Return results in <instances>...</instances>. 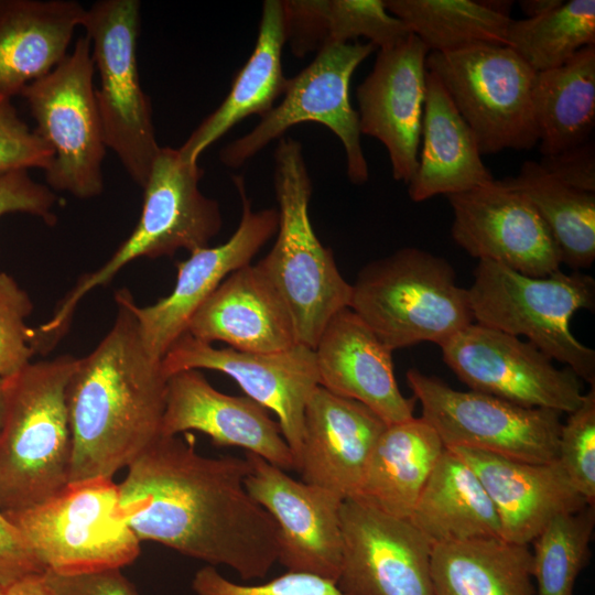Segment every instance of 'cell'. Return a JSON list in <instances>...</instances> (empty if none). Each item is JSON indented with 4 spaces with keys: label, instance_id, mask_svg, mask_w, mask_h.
Returning a JSON list of instances; mask_svg holds the SVG:
<instances>
[{
    "label": "cell",
    "instance_id": "13",
    "mask_svg": "<svg viewBox=\"0 0 595 595\" xmlns=\"http://www.w3.org/2000/svg\"><path fill=\"white\" fill-rule=\"evenodd\" d=\"M407 381L421 404V418L445 447H472L528 463L556 461L561 413L456 390L416 368L408 370Z\"/></svg>",
    "mask_w": 595,
    "mask_h": 595
},
{
    "label": "cell",
    "instance_id": "27",
    "mask_svg": "<svg viewBox=\"0 0 595 595\" xmlns=\"http://www.w3.org/2000/svg\"><path fill=\"white\" fill-rule=\"evenodd\" d=\"M421 138L418 167L408 184L413 202L463 193L495 180L482 160L472 129L430 71Z\"/></svg>",
    "mask_w": 595,
    "mask_h": 595
},
{
    "label": "cell",
    "instance_id": "26",
    "mask_svg": "<svg viewBox=\"0 0 595 595\" xmlns=\"http://www.w3.org/2000/svg\"><path fill=\"white\" fill-rule=\"evenodd\" d=\"M85 12L73 0H0V99L20 95L66 57Z\"/></svg>",
    "mask_w": 595,
    "mask_h": 595
},
{
    "label": "cell",
    "instance_id": "42",
    "mask_svg": "<svg viewBox=\"0 0 595 595\" xmlns=\"http://www.w3.org/2000/svg\"><path fill=\"white\" fill-rule=\"evenodd\" d=\"M28 171L0 172V217L10 213H25L53 225L56 221L53 208L57 196L47 185L34 181Z\"/></svg>",
    "mask_w": 595,
    "mask_h": 595
},
{
    "label": "cell",
    "instance_id": "4",
    "mask_svg": "<svg viewBox=\"0 0 595 595\" xmlns=\"http://www.w3.org/2000/svg\"><path fill=\"white\" fill-rule=\"evenodd\" d=\"M273 184L277 238L256 266L284 301L298 343L314 349L329 320L349 306L351 284L313 229L309 215L312 182L302 145L291 137L280 138L275 148Z\"/></svg>",
    "mask_w": 595,
    "mask_h": 595
},
{
    "label": "cell",
    "instance_id": "40",
    "mask_svg": "<svg viewBox=\"0 0 595 595\" xmlns=\"http://www.w3.org/2000/svg\"><path fill=\"white\" fill-rule=\"evenodd\" d=\"M196 595H347L336 582L301 572H290L262 584H239L226 578L213 565L196 571L192 580Z\"/></svg>",
    "mask_w": 595,
    "mask_h": 595
},
{
    "label": "cell",
    "instance_id": "21",
    "mask_svg": "<svg viewBox=\"0 0 595 595\" xmlns=\"http://www.w3.org/2000/svg\"><path fill=\"white\" fill-rule=\"evenodd\" d=\"M188 431L208 435L218 446H236L284 470H295L294 455L269 410L247 396L215 389L199 370L171 375L166 381L161 435Z\"/></svg>",
    "mask_w": 595,
    "mask_h": 595
},
{
    "label": "cell",
    "instance_id": "2",
    "mask_svg": "<svg viewBox=\"0 0 595 595\" xmlns=\"http://www.w3.org/2000/svg\"><path fill=\"white\" fill-rule=\"evenodd\" d=\"M129 295L127 289L116 293L111 328L77 358L67 385L69 483L112 478L161 436L167 377L141 339Z\"/></svg>",
    "mask_w": 595,
    "mask_h": 595
},
{
    "label": "cell",
    "instance_id": "10",
    "mask_svg": "<svg viewBox=\"0 0 595 595\" xmlns=\"http://www.w3.org/2000/svg\"><path fill=\"white\" fill-rule=\"evenodd\" d=\"M140 7L138 0L97 1L86 9L82 28L98 74L96 100L107 149L143 187L161 147L139 76Z\"/></svg>",
    "mask_w": 595,
    "mask_h": 595
},
{
    "label": "cell",
    "instance_id": "43",
    "mask_svg": "<svg viewBox=\"0 0 595 595\" xmlns=\"http://www.w3.org/2000/svg\"><path fill=\"white\" fill-rule=\"evenodd\" d=\"M539 164L559 182L595 193V145L588 140L577 147L542 156Z\"/></svg>",
    "mask_w": 595,
    "mask_h": 595
},
{
    "label": "cell",
    "instance_id": "39",
    "mask_svg": "<svg viewBox=\"0 0 595 595\" xmlns=\"http://www.w3.org/2000/svg\"><path fill=\"white\" fill-rule=\"evenodd\" d=\"M32 310L26 291L0 271V378L18 372L40 353L37 331L25 322Z\"/></svg>",
    "mask_w": 595,
    "mask_h": 595
},
{
    "label": "cell",
    "instance_id": "24",
    "mask_svg": "<svg viewBox=\"0 0 595 595\" xmlns=\"http://www.w3.org/2000/svg\"><path fill=\"white\" fill-rule=\"evenodd\" d=\"M475 473L490 498L505 541L529 545L555 516L587 504L558 461L528 463L472 447H446Z\"/></svg>",
    "mask_w": 595,
    "mask_h": 595
},
{
    "label": "cell",
    "instance_id": "16",
    "mask_svg": "<svg viewBox=\"0 0 595 595\" xmlns=\"http://www.w3.org/2000/svg\"><path fill=\"white\" fill-rule=\"evenodd\" d=\"M343 555L338 587L347 595H434L432 545L409 519L357 497L340 507Z\"/></svg>",
    "mask_w": 595,
    "mask_h": 595
},
{
    "label": "cell",
    "instance_id": "20",
    "mask_svg": "<svg viewBox=\"0 0 595 595\" xmlns=\"http://www.w3.org/2000/svg\"><path fill=\"white\" fill-rule=\"evenodd\" d=\"M429 52L413 33L379 50L356 90L360 133L385 145L393 178L407 184L418 167Z\"/></svg>",
    "mask_w": 595,
    "mask_h": 595
},
{
    "label": "cell",
    "instance_id": "29",
    "mask_svg": "<svg viewBox=\"0 0 595 595\" xmlns=\"http://www.w3.org/2000/svg\"><path fill=\"white\" fill-rule=\"evenodd\" d=\"M444 451L439 434L422 418L387 424L354 497L408 519Z\"/></svg>",
    "mask_w": 595,
    "mask_h": 595
},
{
    "label": "cell",
    "instance_id": "30",
    "mask_svg": "<svg viewBox=\"0 0 595 595\" xmlns=\"http://www.w3.org/2000/svg\"><path fill=\"white\" fill-rule=\"evenodd\" d=\"M408 519L432 547L501 538L496 509L480 480L446 447Z\"/></svg>",
    "mask_w": 595,
    "mask_h": 595
},
{
    "label": "cell",
    "instance_id": "38",
    "mask_svg": "<svg viewBox=\"0 0 595 595\" xmlns=\"http://www.w3.org/2000/svg\"><path fill=\"white\" fill-rule=\"evenodd\" d=\"M575 490L595 504V385L561 426L558 458Z\"/></svg>",
    "mask_w": 595,
    "mask_h": 595
},
{
    "label": "cell",
    "instance_id": "1",
    "mask_svg": "<svg viewBox=\"0 0 595 595\" xmlns=\"http://www.w3.org/2000/svg\"><path fill=\"white\" fill-rule=\"evenodd\" d=\"M247 457L206 456L195 439L160 436L118 484L122 515L139 541H154L245 581L278 562V528L248 494Z\"/></svg>",
    "mask_w": 595,
    "mask_h": 595
},
{
    "label": "cell",
    "instance_id": "32",
    "mask_svg": "<svg viewBox=\"0 0 595 595\" xmlns=\"http://www.w3.org/2000/svg\"><path fill=\"white\" fill-rule=\"evenodd\" d=\"M282 7L285 43L296 57L358 37L387 48L411 34L385 0H284Z\"/></svg>",
    "mask_w": 595,
    "mask_h": 595
},
{
    "label": "cell",
    "instance_id": "47",
    "mask_svg": "<svg viewBox=\"0 0 595 595\" xmlns=\"http://www.w3.org/2000/svg\"><path fill=\"white\" fill-rule=\"evenodd\" d=\"M563 2V0H521L518 3L527 19H532L553 11Z\"/></svg>",
    "mask_w": 595,
    "mask_h": 595
},
{
    "label": "cell",
    "instance_id": "33",
    "mask_svg": "<svg viewBox=\"0 0 595 595\" xmlns=\"http://www.w3.org/2000/svg\"><path fill=\"white\" fill-rule=\"evenodd\" d=\"M532 102L542 156L591 140L595 126V45L582 48L556 68L538 72Z\"/></svg>",
    "mask_w": 595,
    "mask_h": 595
},
{
    "label": "cell",
    "instance_id": "44",
    "mask_svg": "<svg viewBox=\"0 0 595 595\" xmlns=\"http://www.w3.org/2000/svg\"><path fill=\"white\" fill-rule=\"evenodd\" d=\"M33 574H44L22 533L0 508V586L6 589Z\"/></svg>",
    "mask_w": 595,
    "mask_h": 595
},
{
    "label": "cell",
    "instance_id": "5",
    "mask_svg": "<svg viewBox=\"0 0 595 595\" xmlns=\"http://www.w3.org/2000/svg\"><path fill=\"white\" fill-rule=\"evenodd\" d=\"M204 170L183 159L178 149L161 147L143 185L140 218L130 236L94 272L84 274L61 301L52 317L37 331L53 347L66 333L79 301L99 285L108 284L138 258L171 257L177 250L190 253L207 247L223 226L217 201L199 190Z\"/></svg>",
    "mask_w": 595,
    "mask_h": 595
},
{
    "label": "cell",
    "instance_id": "34",
    "mask_svg": "<svg viewBox=\"0 0 595 595\" xmlns=\"http://www.w3.org/2000/svg\"><path fill=\"white\" fill-rule=\"evenodd\" d=\"M499 182L532 204L550 230L562 263L578 270L594 262L595 193L559 182L531 160L523 162L517 175Z\"/></svg>",
    "mask_w": 595,
    "mask_h": 595
},
{
    "label": "cell",
    "instance_id": "14",
    "mask_svg": "<svg viewBox=\"0 0 595 595\" xmlns=\"http://www.w3.org/2000/svg\"><path fill=\"white\" fill-rule=\"evenodd\" d=\"M440 347L445 364L470 390L561 414L583 401V380L518 336L473 322Z\"/></svg>",
    "mask_w": 595,
    "mask_h": 595
},
{
    "label": "cell",
    "instance_id": "6",
    "mask_svg": "<svg viewBox=\"0 0 595 595\" xmlns=\"http://www.w3.org/2000/svg\"><path fill=\"white\" fill-rule=\"evenodd\" d=\"M348 307L392 351L424 342L440 346L474 322L452 266L412 247L367 263Z\"/></svg>",
    "mask_w": 595,
    "mask_h": 595
},
{
    "label": "cell",
    "instance_id": "12",
    "mask_svg": "<svg viewBox=\"0 0 595 595\" xmlns=\"http://www.w3.org/2000/svg\"><path fill=\"white\" fill-rule=\"evenodd\" d=\"M376 48L370 42L356 41L328 45L317 52L305 68L289 78L281 101L251 131L221 149V163L239 167L293 126L316 122L340 140L349 181L365 183L369 170L361 148L358 112L349 99V84L356 68Z\"/></svg>",
    "mask_w": 595,
    "mask_h": 595
},
{
    "label": "cell",
    "instance_id": "15",
    "mask_svg": "<svg viewBox=\"0 0 595 595\" xmlns=\"http://www.w3.org/2000/svg\"><path fill=\"white\" fill-rule=\"evenodd\" d=\"M161 364L167 378L188 369L216 370L232 378L247 397L278 416L296 468L304 409L320 386L313 348L298 343L280 351L248 353L216 348L186 332L172 344Z\"/></svg>",
    "mask_w": 595,
    "mask_h": 595
},
{
    "label": "cell",
    "instance_id": "48",
    "mask_svg": "<svg viewBox=\"0 0 595 595\" xmlns=\"http://www.w3.org/2000/svg\"><path fill=\"white\" fill-rule=\"evenodd\" d=\"M2 412H3V379L0 378V425L2 420Z\"/></svg>",
    "mask_w": 595,
    "mask_h": 595
},
{
    "label": "cell",
    "instance_id": "11",
    "mask_svg": "<svg viewBox=\"0 0 595 595\" xmlns=\"http://www.w3.org/2000/svg\"><path fill=\"white\" fill-rule=\"evenodd\" d=\"M426 68L472 129L482 154L538 144L532 102L537 72L511 47L475 44L431 52Z\"/></svg>",
    "mask_w": 595,
    "mask_h": 595
},
{
    "label": "cell",
    "instance_id": "3",
    "mask_svg": "<svg viewBox=\"0 0 595 595\" xmlns=\"http://www.w3.org/2000/svg\"><path fill=\"white\" fill-rule=\"evenodd\" d=\"M77 358L30 363L3 379L0 508L37 505L69 483L72 435L66 389Z\"/></svg>",
    "mask_w": 595,
    "mask_h": 595
},
{
    "label": "cell",
    "instance_id": "41",
    "mask_svg": "<svg viewBox=\"0 0 595 595\" xmlns=\"http://www.w3.org/2000/svg\"><path fill=\"white\" fill-rule=\"evenodd\" d=\"M50 147L20 118L11 99H0V172L46 170Z\"/></svg>",
    "mask_w": 595,
    "mask_h": 595
},
{
    "label": "cell",
    "instance_id": "22",
    "mask_svg": "<svg viewBox=\"0 0 595 595\" xmlns=\"http://www.w3.org/2000/svg\"><path fill=\"white\" fill-rule=\"evenodd\" d=\"M386 426L363 403L317 386L304 409L295 470L304 483L326 488L344 499L354 497Z\"/></svg>",
    "mask_w": 595,
    "mask_h": 595
},
{
    "label": "cell",
    "instance_id": "18",
    "mask_svg": "<svg viewBox=\"0 0 595 595\" xmlns=\"http://www.w3.org/2000/svg\"><path fill=\"white\" fill-rule=\"evenodd\" d=\"M241 201V218L230 238L216 247L191 252L176 263L177 277L172 292L148 306H129L150 355L162 359L172 344L186 333L190 320L202 303L234 271L251 263L253 257L278 230V210H253L241 176L232 177Z\"/></svg>",
    "mask_w": 595,
    "mask_h": 595
},
{
    "label": "cell",
    "instance_id": "28",
    "mask_svg": "<svg viewBox=\"0 0 595 595\" xmlns=\"http://www.w3.org/2000/svg\"><path fill=\"white\" fill-rule=\"evenodd\" d=\"M285 29L282 1L266 0L252 53L236 75L223 102L177 148L183 159L198 163L201 154L241 120L260 118L282 97L289 78L282 66Z\"/></svg>",
    "mask_w": 595,
    "mask_h": 595
},
{
    "label": "cell",
    "instance_id": "31",
    "mask_svg": "<svg viewBox=\"0 0 595 595\" xmlns=\"http://www.w3.org/2000/svg\"><path fill=\"white\" fill-rule=\"evenodd\" d=\"M431 580L434 595H536L529 547L501 538L432 547Z\"/></svg>",
    "mask_w": 595,
    "mask_h": 595
},
{
    "label": "cell",
    "instance_id": "45",
    "mask_svg": "<svg viewBox=\"0 0 595 595\" xmlns=\"http://www.w3.org/2000/svg\"><path fill=\"white\" fill-rule=\"evenodd\" d=\"M44 576L58 595H141L136 586L121 574L120 569L75 575L46 572Z\"/></svg>",
    "mask_w": 595,
    "mask_h": 595
},
{
    "label": "cell",
    "instance_id": "17",
    "mask_svg": "<svg viewBox=\"0 0 595 595\" xmlns=\"http://www.w3.org/2000/svg\"><path fill=\"white\" fill-rule=\"evenodd\" d=\"M246 457L250 470L245 487L278 528V562L286 571L337 582L343 555L344 498L296 480L258 455L246 452Z\"/></svg>",
    "mask_w": 595,
    "mask_h": 595
},
{
    "label": "cell",
    "instance_id": "8",
    "mask_svg": "<svg viewBox=\"0 0 595 595\" xmlns=\"http://www.w3.org/2000/svg\"><path fill=\"white\" fill-rule=\"evenodd\" d=\"M6 515L44 573L121 569L140 554V541L122 515L112 478L71 482L48 499Z\"/></svg>",
    "mask_w": 595,
    "mask_h": 595
},
{
    "label": "cell",
    "instance_id": "25",
    "mask_svg": "<svg viewBox=\"0 0 595 595\" xmlns=\"http://www.w3.org/2000/svg\"><path fill=\"white\" fill-rule=\"evenodd\" d=\"M186 332L203 342H224L248 353L280 351L298 344L284 301L252 263L216 288L193 314Z\"/></svg>",
    "mask_w": 595,
    "mask_h": 595
},
{
    "label": "cell",
    "instance_id": "37",
    "mask_svg": "<svg viewBox=\"0 0 595 595\" xmlns=\"http://www.w3.org/2000/svg\"><path fill=\"white\" fill-rule=\"evenodd\" d=\"M595 508L586 505L555 516L536 537L532 578L536 595H573L577 575L589 558Z\"/></svg>",
    "mask_w": 595,
    "mask_h": 595
},
{
    "label": "cell",
    "instance_id": "19",
    "mask_svg": "<svg viewBox=\"0 0 595 595\" xmlns=\"http://www.w3.org/2000/svg\"><path fill=\"white\" fill-rule=\"evenodd\" d=\"M455 242L478 260L542 278L560 270V251L547 225L520 193L499 180L446 196Z\"/></svg>",
    "mask_w": 595,
    "mask_h": 595
},
{
    "label": "cell",
    "instance_id": "36",
    "mask_svg": "<svg viewBox=\"0 0 595 595\" xmlns=\"http://www.w3.org/2000/svg\"><path fill=\"white\" fill-rule=\"evenodd\" d=\"M595 45V1L571 0L538 18L512 20L511 47L533 71L556 68L582 48Z\"/></svg>",
    "mask_w": 595,
    "mask_h": 595
},
{
    "label": "cell",
    "instance_id": "23",
    "mask_svg": "<svg viewBox=\"0 0 595 595\" xmlns=\"http://www.w3.org/2000/svg\"><path fill=\"white\" fill-rule=\"evenodd\" d=\"M314 353L321 387L363 403L386 424L414 416L418 401L400 391L392 350L349 307L329 320Z\"/></svg>",
    "mask_w": 595,
    "mask_h": 595
},
{
    "label": "cell",
    "instance_id": "9",
    "mask_svg": "<svg viewBox=\"0 0 595 595\" xmlns=\"http://www.w3.org/2000/svg\"><path fill=\"white\" fill-rule=\"evenodd\" d=\"M95 65L89 39L84 35L48 74L25 86V99L35 133L50 147L44 171L47 186L79 199L104 191V138L94 85Z\"/></svg>",
    "mask_w": 595,
    "mask_h": 595
},
{
    "label": "cell",
    "instance_id": "35",
    "mask_svg": "<svg viewBox=\"0 0 595 595\" xmlns=\"http://www.w3.org/2000/svg\"><path fill=\"white\" fill-rule=\"evenodd\" d=\"M431 52H452L475 44L507 45L510 17L475 0H385Z\"/></svg>",
    "mask_w": 595,
    "mask_h": 595
},
{
    "label": "cell",
    "instance_id": "7",
    "mask_svg": "<svg viewBox=\"0 0 595 595\" xmlns=\"http://www.w3.org/2000/svg\"><path fill=\"white\" fill-rule=\"evenodd\" d=\"M467 293L475 323L527 337L552 360L595 385V350L570 328L577 311L594 309L595 281L591 275L560 269L534 278L494 261L478 260Z\"/></svg>",
    "mask_w": 595,
    "mask_h": 595
},
{
    "label": "cell",
    "instance_id": "46",
    "mask_svg": "<svg viewBox=\"0 0 595 595\" xmlns=\"http://www.w3.org/2000/svg\"><path fill=\"white\" fill-rule=\"evenodd\" d=\"M3 595H58L44 574L29 575L7 587Z\"/></svg>",
    "mask_w": 595,
    "mask_h": 595
},
{
    "label": "cell",
    "instance_id": "49",
    "mask_svg": "<svg viewBox=\"0 0 595 595\" xmlns=\"http://www.w3.org/2000/svg\"><path fill=\"white\" fill-rule=\"evenodd\" d=\"M4 589L0 586V595H3Z\"/></svg>",
    "mask_w": 595,
    "mask_h": 595
}]
</instances>
